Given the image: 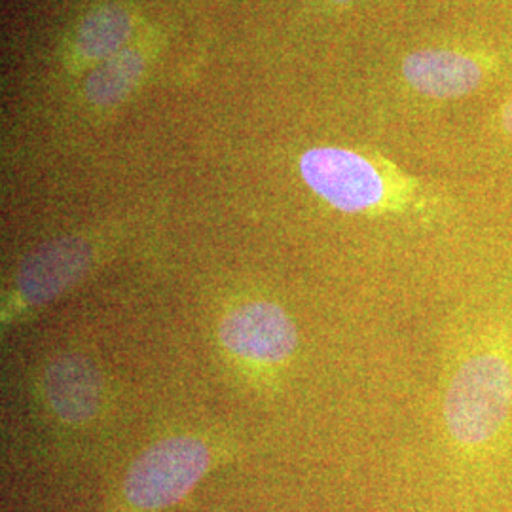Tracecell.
<instances>
[{
	"mask_svg": "<svg viewBox=\"0 0 512 512\" xmlns=\"http://www.w3.org/2000/svg\"><path fill=\"white\" fill-rule=\"evenodd\" d=\"M501 124L505 131L512 133V99L505 105V109L501 112Z\"/></svg>",
	"mask_w": 512,
	"mask_h": 512,
	"instance_id": "30bf717a",
	"label": "cell"
},
{
	"mask_svg": "<svg viewBox=\"0 0 512 512\" xmlns=\"http://www.w3.org/2000/svg\"><path fill=\"white\" fill-rule=\"evenodd\" d=\"M220 458L205 435L179 433L152 442L131 461L107 512H162L183 501Z\"/></svg>",
	"mask_w": 512,
	"mask_h": 512,
	"instance_id": "6da1fadb",
	"label": "cell"
},
{
	"mask_svg": "<svg viewBox=\"0 0 512 512\" xmlns=\"http://www.w3.org/2000/svg\"><path fill=\"white\" fill-rule=\"evenodd\" d=\"M300 173L319 198L344 213L376 211L391 198L384 171L348 148H311L300 160Z\"/></svg>",
	"mask_w": 512,
	"mask_h": 512,
	"instance_id": "5b68a950",
	"label": "cell"
},
{
	"mask_svg": "<svg viewBox=\"0 0 512 512\" xmlns=\"http://www.w3.org/2000/svg\"><path fill=\"white\" fill-rule=\"evenodd\" d=\"M97 247L86 238H65L40 247L14 277L4 300L2 321L12 325L69 291L97 262Z\"/></svg>",
	"mask_w": 512,
	"mask_h": 512,
	"instance_id": "3957f363",
	"label": "cell"
},
{
	"mask_svg": "<svg viewBox=\"0 0 512 512\" xmlns=\"http://www.w3.org/2000/svg\"><path fill=\"white\" fill-rule=\"evenodd\" d=\"M42 395L57 420L78 427L97 418L103 382L99 370L88 361L59 357L42 374Z\"/></svg>",
	"mask_w": 512,
	"mask_h": 512,
	"instance_id": "8992f818",
	"label": "cell"
},
{
	"mask_svg": "<svg viewBox=\"0 0 512 512\" xmlns=\"http://www.w3.org/2000/svg\"><path fill=\"white\" fill-rule=\"evenodd\" d=\"M334 2H349V0H334Z\"/></svg>",
	"mask_w": 512,
	"mask_h": 512,
	"instance_id": "8fae6325",
	"label": "cell"
},
{
	"mask_svg": "<svg viewBox=\"0 0 512 512\" xmlns=\"http://www.w3.org/2000/svg\"><path fill=\"white\" fill-rule=\"evenodd\" d=\"M512 412V363L501 351H480L454 374L444 401L450 437L478 450L494 442Z\"/></svg>",
	"mask_w": 512,
	"mask_h": 512,
	"instance_id": "7a4b0ae2",
	"label": "cell"
},
{
	"mask_svg": "<svg viewBox=\"0 0 512 512\" xmlns=\"http://www.w3.org/2000/svg\"><path fill=\"white\" fill-rule=\"evenodd\" d=\"M147 57L137 48H126L120 54L101 61L86 80V95L93 105H116L141 80Z\"/></svg>",
	"mask_w": 512,
	"mask_h": 512,
	"instance_id": "9c48e42d",
	"label": "cell"
},
{
	"mask_svg": "<svg viewBox=\"0 0 512 512\" xmlns=\"http://www.w3.org/2000/svg\"><path fill=\"white\" fill-rule=\"evenodd\" d=\"M219 338L222 349L247 370L266 374L285 366L298 344L287 311L270 300H247L224 313Z\"/></svg>",
	"mask_w": 512,
	"mask_h": 512,
	"instance_id": "277c9868",
	"label": "cell"
},
{
	"mask_svg": "<svg viewBox=\"0 0 512 512\" xmlns=\"http://www.w3.org/2000/svg\"><path fill=\"white\" fill-rule=\"evenodd\" d=\"M133 31V16L122 4H105L80 23L74 35V52L82 61L101 63L128 46Z\"/></svg>",
	"mask_w": 512,
	"mask_h": 512,
	"instance_id": "ba28073f",
	"label": "cell"
},
{
	"mask_svg": "<svg viewBox=\"0 0 512 512\" xmlns=\"http://www.w3.org/2000/svg\"><path fill=\"white\" fill-rule=\"evenodd\" d=\"M482 63L454 50H420L404 59L406 82L427 97L456 99L475 92L484 80Z\"/></svg>",
	"mask_w": 512,
	"mask_h": 512,
	"instance_id": "52a82bcc",
	"label": "cell"
}]
</instances>
